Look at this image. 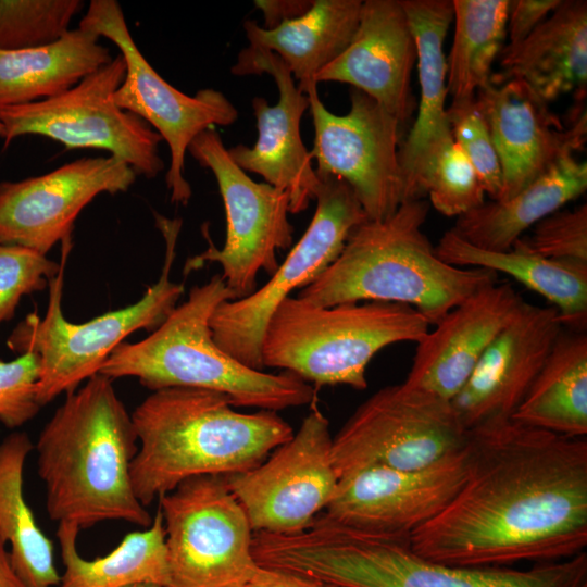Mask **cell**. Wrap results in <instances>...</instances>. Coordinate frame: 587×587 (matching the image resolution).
<instances>
[{
    "label": "cell",
    "mask_w": 587,
    "mask_h": 587,
    "mask_svg": "<svg viewBox=\"0 0 587 587\" xmlns=\"http://www.w3.org/2000/svg\"><path fill=\"white\" fill-rule=\"evenodd\" d=\"M562 0H513L510 1L507 22L505 46H515L527 38Z\"/></svg>",
    "instance_id": "40"
},
{
    "label": "cell",
    "mask_w": 587,
    "mask_h": 587,
    "mask_svg": "<svg viewBox=\"0 0 587 587\" xmlns=\"http://www.w3.org/2000/svg\"><path fill=\"white\" fill-rule=\"evenodd\" d=\"M422 191L445 216L459 217L485 202V191L472 164L451 140L432 158L422 179Z\"/></svg>",
    "instance_id": "35"
},
{
    "label": "cell",
    "mask_w": 587,
    "mask_h": 587,
    "mask_svg": "<svg viewBox=\"0 0 587 587\" xmlns=\"http://www.w3.org/2000/svg\"><path fill=\"white\" fill-rule=\"evenodd\" d=\"M137 174L113 155L82 158L47 174L0 183V242L45 255L71 241L80 211L98 195L125 192Z\"/></svg>",
    "instance_id": "17"
},
{
    "label": "cell",
    "mask_w": 587,
    "mask_h": 587,
    "mask_svg": "<svg viewBox=\"0 0 587 587\" xmlns=\"http://www.w3.org/2000/svg\"><path fill=\"white\" fill-rule=\"evenodd\" d=\"M464 478L465 447L417 470L361 467L339 477L324 514L350 527L410 536L451 502Z\"/></svg>",
    "instance_id": "18"
},
{
    "label": "cell",
    "mask_w": 587,
    "mask_h": 587,
    "mask_svg": "<svg viewBox=\"0 0 587 587\" xmlns=\"http://www.w3.org/2000/svg\"><path fill=\"white\" fill-rule=\"evenodd\" d=\"M82 7L80 0H0V49L23 50L58 41Z\"/></svg>",
    "instance_id": "34"
},
{
    "label": "cell",
    "mask_w": 587,
    "mask_h": 587,
    "mask_svg": "<svg viewBox=\"0 0 587 587\" xmlns=\"http://www.w3.org/2000/svg\"><path fill=\"white\" fill-rule=\"evenodd\" d=\"M117 55L55 97L0 109L4 147L18 136L40 135L67 149L97 148L126 162L137 175L154 178L164 170L163 140L147 122L116 105L113 93L125 78Z\"/></svg>",
    "instance_id": "10"
},
{
    "label": "cell",
    "mask_w": 587,
    "mask_h": 587,
    "mask_svg": "<svg viewBox=\"0 0 587 587\" xmlns=\"http://www.w3.org/2000/svg\"><path fill=\"white\" fill-rule=\"evenodd\" d=\"M255 7L263 12L266 29L304 14L313 0H257Z\"/></svg>",
    "instance_id": "42"
},
{
    "label": "cell",
    "mask_w": 587,
    "mask_h": 587,
    "mask_svg": "<svg viewBox=\"0 0 587 587\" xmlns=\"http://www.w3.org/2000/svg\"><path fill=\"white\" fill-rule=\"evenodd\" d=\"M61 262L15 245L0 242V325L10 321L24 296L43 290Z\"/></svg>",
    "instance_id": "37"
},
{
    "label": "cell",
    "mask_w": 587,
    "mask_h": 587,
    "mask_svg": "<svg viewBox=\"0 0 587 587\" xmlns=\"http://www.w3.org/2000/svg\"><path fill=\"white\" fill-rule=\"evenodd\" d=\"M137 449L132 415L112 379L98 373L66 394L34 445L49 517L80 530L107 521L149 527L153 516L130 477Z\"/></svg>",
    "instance_id": "2"
},
{
    "label": "cell",
    "mask_w": 587,
    "mask_h": 587,
    "mask_svg": "<svg viewBox=\"0 0 587 587\" xmlns=\"http://www.w3.org/2000/svg\"><path fill=\"white\" fill-rule=\"evenodd\" d=\"M416 46L400 0H365L348 47L315 82L349 84L378 102L400 125L411 117Z\"/></svg>",
    "instance_id": "22"
},
{
    "label": "cell",
    "mask_w": 587,
    "mask_h": 587,
    "mask_svg": "<svg viewBox=\"0 0 587 587\" xmlns=\"http://www.w3.org/2000/svg\"><path fill=\"white\" fill-rule=\"evenodd\" d=\"M130 415L138 440L130 477L145 507L191 477L254 469L294 435L275 411L238 412L202 388L152 391Z\"/></svg>",
    "instance_id": "3"
},
{
    "label": "cell",
    "mask_w": 587,
    "mask_h": 587,
    "mask_svg": "<svg viewBox=\"0 0 587 587\" xmlns=\"http://www.w3.org/2000/svg\"><path fill=\"white\" fill-rule=\"evenodd\" d=\"M242 587H338L322 580L258 565Z\"/></svg>",
    "instance_id": "41"
},
{
    "label": "cell",
    "mask_w": 587,
    "mask_h": 587,
    "mask_svg": "<svg viewBox=\"0 0 587 587\" xmlns=\"http://www.w3.org/2000/svg\"><path fill=\"white\" fill-rule=\"evenodd\" d=\"M187 151L215 176L225 209L226 238L218 249L203 229L209 246L201 254L189 259L185 270L189 272L204 262H216L235 298H243L254 291L260 271L271 276L276 272L277 251L292 245L289 196L267 183L251 179L230 158L214 127L197 135Z\"/></svg>",
    "instance_id": "13"
},
{
    "label": "cell",
    "mask_w": 587,
    "mask_h": 587,
    "mask_svg": "<svg viewBox=\"0 0 587 587\" xmlns=\"http://www.w3.org/2000/svg\"><path fill=\"white\" fill-rule=\"evenodd\" d=\"M429 325L407 304L371 301L319 307L290 296L267 323L262 363L309 384L363 390L366 367L379 350L397 342L417 344Z\"/></svg>",
    "instance_id": "7"
},
{
    "label": "cell",
    "mask_w": 587,
    "mask_h": 587,
    "mask_svg": "<svg viewBox=\"0 0 587 587\" xmlns=\"http://www.w3.org/2000/svg\"><path fill=\"white\" fill-rule=\"evenodd\" d=\"M416 46L417 116L399 147L407 201L424 199L422 179L436 152L453 140L447 118V58L444 41L453 20L452 0H400Z\"/></svg>",
    "instance_id": "24"
},
{
    "label": "cell",
    "mask_w": 587,
    "mask_h": 587,
    "mask_svg": "<svg viewBox=\"0 0 587 587\" xmlns=\"http://www.w3.org/2000/svg\"><path fill=\"white\" fill-rule=\"evenodd\" d=\"M80 529L72 523H60L57 537L64 572L57 587H130L168 583L165 528L157 511L149 527L124 536L104 557L87 560L77 550Z\"/></svg>",
    "instance_id": "31"
},
{
    "label": "cell",
    "mask_w": 587,
    "mask_h": 587,
    "mask_svg": "<svg viewBox=\"0 0 587 587\" xmlns=\"http://www.w3.org/2000/svg\"><path fill=\"white\" fill-rule=\"evenodd\" d=\"M130 587H159V586L150 585V584H138V585H134V586H130Z\"/></svg>",
    "instance_id": "44"
},
{
    "label": "cell",
    "mask_w": 587,
    "mask_h": 587,
    "mask_svg": "<svg viewBox=\"0 0 587 587\" xmlns=\"http://www.w3.org/2000/svg\"><path fill=\"white\" fill-rule=\"evenodd\" d=\"M99 36L85 28L30 49H0V109L55 97L112 61Z\"/></svg>",
    "instance_id": "29"
},
{
    "label": "cell",
    "mask_w": 587,
    "mask_h": 587,
    "mask_svg": "<svg viewBox=\"0 0 587 587\" xmlns=\"http://www.w3.org/2000/svg\"><path fill=\"white\" fill-rule=\"evenodd\" d=\"M454 36L447 59L452 100L471 98L490 84L504 48L510 0H452Z\"/></svg>",
    "instance_id": "33"
},
{
    "label": "cell",
    "mask_w": 587,
    "mask_h": 587,
    "mask_svg": "<svg viewBox=\"0 0 587 587\" xmlns=\"http://www.w3.org/2000/svg\"><path fill=\"white\" fill-rule=\"evenodd\" d=\"M34 444L24 432L0 441V538L26 587H57L53 544L36 522L24 495V467Z\"/></svg>",
    "instance_id": "32"
},
{
    "label": "cell",
    "mask_w": 587,
    "mask_h": 587,
    "mask_svg": "<svg viewBox=\"0 0 587 587\" xmlns=\"http://www.w3.org/2000/svg\"><path fill=\"white\" fill-rule=\"evenodd\" d=\"M437 257L453 266L478 267L510 275L551 303L562 327L584 332L587 323V265L544 258L519 238L507 251L472 246L451 229L435 247Z\"/></svg>",
    "instance_id": "27"
},
{
    "label": "cell",
    "mask_w": 587,
    "mask_h": 587,
    "mask_svg": "<svg viewBox=\"0 0 587 587\" xmlns=\"http://www.w3.org/2000/svg\"><path fill=\"white\" fill-rule=\"evenodd\" d=\"M165 239V259L159 279L135 303L107 312L84 323L63 315L61 301L64 271L72 241L62 243L61 268L49 279V303L42 316L29 313L10 334L7 346L17 353H34L39 360L36 387L42 408L61 394L76 390L99 373L111 352L134 332L154 330L175 309L184 285L170 279L180 221L157 215Z\"/></svg>",
    "instance_id": "8"
},
{
    "label": "cell",
    "mask_w": 587,
    "mask_h": 587,
    "mask_svg": "<svg viewBox=\"0 0 587 587\" xmlns=\"http://www.w3.org/2000/svg\"><path fill=\"white\" fill-rule=\"evenodd\" d=\"M447 118L454 142L475 170L485 193L497 200L502 189L501 166L476 97L452 100Z\"/></svg>",
    "instance_id": "36"
},
{
    "label": "cell",
    "mask_w": 587,
    "mask_h": 587,
    "mask_svg": "<svg viewBox=\"0 0 587 587\" xmlns=\"http://www.w3.org/2000/svg\"><path fill=\"white\" fill-rule=\"evenodd\" d=\"M332 442L329 422L314 408L261 464L225 476L254 533H299L325 510L339 479Z\"/></svg>",
    "instance_id": "16"
},
{
    "label": "cell",
    "mask_w": 587,
    "mask_h": 587,
    "mask_svg": "<svg viewBox=\"0 0 587 587\" xmlns=\"http://www.w3.org/2000/svg\"><path fill=\"white\" fill-rule=\"evenodd\" d=\"M221 274L193 286L186 301L140 341L121 342L99 374L114 380L135 377L155 391L192 387L227 396L236 407L280 411L310 404L314 388L297 375L249 367L216 345L210 319L223 302L235 300Z\"/></svg>",
    "instance_id": "6"
},
{
    "label": "cell",
    "mask_w": 587,
    "mask_h": 587,
    "mask_svg": "<svg viewBox=\"0 0 587 587\" xmlns=\"http://www.w3.org/2000/svg\"><path fill=\"white\" fill-rule=\"evenodd\" d=\"M38 377L39 360L34 353L0 360V422L5 427H21L41 409L36 395Z\"/></svg>",
    "instance_id": "39"
},
{
    "label": "cell",
    "mask_w": 587,
    "mask_h": 587,
    "mask_svg": "<svg viewBox=\"0 0 587 587\" xmlns=\"http://www.w3.org/2000/svg\"><path fill=\"white\" fill-rule=\"evenodd\" d=\"M497 151L505 200L544 174L558 159L586 141V109L572 114L564 128L559 117L525 82L489 84L475 95Z\"/></svg>",
    "instance_id": "20"
},
{
    "label": "cell",
    "mask_w": 587,
    "mask_h": 587,
    "mask_svg": "<svg viewBox=\"0 0 587 587\" xmlns=\"http://www.w3.org/2000/svg\"><path fill=\"white\" fill-rule=\"evenodd\" d=\"M425 199L403 202L389 217L366 220L349 234L336 260L297 297L319 307L394 302L436 324L497 273L441 261L423 233Z\"/></svg>",
    "instance_id": "5"
},
{
    "label": "cell",
    "mask_w": 587,
    "mask_h": 587,
    "mask_svg": "<svg viewBox=\"0 0 587 587\" xmlns=\"http://www.w3.org/2000/svg\"><path fill=\"white\" fill-rule=\"evenodd\" d=\"M523 245L544 258L587 265V205L558 210L533 226Z\"/></svg>",
    "instance_id": "38"
},
{
    "label": "cell",
    "mask_w": 587,
    "mask_h": 587,
    "mask_svg": "<svg viewBox=\"0 0 587 587\" xmlns=\"http://www.w3.org/2000/svg\"><path fill=\"white\" fill-rule=\"evenodd\" d=\"M412 551L453 566L572 558L587 546V440L511 419L467 430L465 478L410 535Z\"/></svg>",
    "instance_id": "1"
},
{
    "label": "cell",
    "mask_w": 587,
    "mask_h": 587,
    "mask_svg": "<svg viewBox=\"0 0 587 587\" xmlns=\"http://www.w3.org/2000/svg\"><path fill=\"white\" fill-rule=\"evenodd\" d=\"M301 91L309 99L314 125L317 175L345 180L354 191L367 220L392 215L405 202L399 163L402 126L373 98L350 88V110L345 115L328 111L322 102L317 83Z\"/></svg>",
    "instance_id": "15"
},
{
    "label": "cell",
    "mask_w": 587,
    "mask_h": 587,
    "mask_svg": "<svg viewBox=\"0 0 587 587\" xmlns=\"http://www.w3.org/2000/svg\"><path fill=\"white\" fill-rule=\"evenodd\" d=\"M7 547L0 538V587H26L13 567Z\"/></svg>",
    "instance_id": "43"
},
{
    "label": "cell",
    "mask_w": 587,
    "mask_h": 587,
    "mask_svg": "<svg viewBox=\"0 0 587 587\" xmlns=\"http://www.w3.org/2000/svg\"><path fill=\"white\" fill-rule=\"evenodd\" d=\"M271 569L338 587H587V553L512 566H453L415 554L410 536L359 529L324 513L295 534L271 537Z\"/></svg>",
    "instance_id": "4"
},
{
    "label": "cell",
    "mask_w": 587,
    "mask_h": 587,
    "mask_svg": "<svg viewBox=\"0 0 587 587\" xmlns=\"http://www.w3.org/2000/svg\"><path fill=\"white\" fill-rule=\"evenodd\" d=\"M563 329L553 307L524 300L451 400L462 426L510 419Z\"/></svg>",
    "instance_id": "21"
},
{
    "label": "cell",
    "mask_w": 587,
    "mask_h": 587,
    "mask_svg": "<svg viewBox=\"0 0 587 587\" xmlns=\"http://www.w3.org/2000/svg\"><path fill=\"white\" fill-rule=\"evenodd\" d=\"M235 75L267 73L278 89V101L271 105L262 97L252 100L258 139L252 147L237 145L228 149L230 158L245 172L262 176L267 184L286 191L289 211L297 214L315 200L320 185L312 158L300 134V122L309 99L295 83L285 63L273 52L240 51L232 67Z\"/></svg>",
    "instance_id": "19"
},
{
    "label": "cell",
    "mask_w": 587,
    "mask_h": 587,
    "mask_svg": "<svg viewBox=\"0 0 587 587\" xmlns=\"http://www.w3.org/2000/svg\"><path fill=\"white\" fill-rule=\"evenodd\" d=\"M4 136V128H3V125L0 123V137L3 138Z\"/></svg>",
    "instance_id": "45"
},
{
    "label": "cell",
    "mask_w": 587,
    "mask_h": 587,
    "mask_svg": "<svg viewBox=\"0 0 587 587\" xmlns=\"http://www.w3.org/2000/svg\"><path fill=\"white\" fill-rule=\"evenodd\" d=\"M500 70L490 84L517 78L550 103L573 93L585 101L587 90V1L562 0L522 42L504 46Z\"/></svg>",
    "instance_id": "25"
},
{
    "label": "cell",
    "mask_w": 587,
    "mask_h": 587,
    "mask_svg": "<svg viewBox=\"0 0 587 587\" xmlns=\"http://www.w3.org/2000/svg\"><path fill=\"white\" fill-rule=\"evenodd\" d=\"M567 437L587 435V335L563 328L510 417Z\"/></svg>",
    "instance_id": "30"
},
{
    "label": "cell",
    "mask_w": 587,
    "mask_h": 587,
    "mask_svg": "<svg viewBox=\"0 0 587 587\" xmlns=\"http://www.w3.org/2000/svg\"><path fill=\"white\" fill-rule=\"evenodd\" d=\"M314 215L299 241L265 285L221 303L210 319L216 345L242 364L262 371V341L277 307L315 280L339 255L351 230L367 220L352 188L332 175H317Z\"/></svg>",
    "instance_id": "9"
},
{
    "label": "cell",
    "mask_w": 587,
    "mask_h": 587,
    "mask_svg": "<svg viewBox=\"0 0 587 587\" xmlns=\"http://www.w3.org/2000/svg\"><path fill=\"white\" fill-rule=\"evenodd\" d=\"M586 189V161L567 153L513 197L485 201L457 217L451 230L479 249L507 251L524 232Z\"/></svg>",
    "instance_id": "26"
},
{
    "label": "cell",
    "mask_w": 587,
    "mask_h": 587,
    "mask_svg": "<svg viewBox=\"0 0 587 587\" xmlns=\"http://www.w3.org/2000/svg\"><path fill=\"white\" fill-rule=\"evenodd\" d=\"M168 583L165 587H242L258 564L252 528L225 476L203 475L161 496Z\"/></svg>",
    "instance_id": "12"
},
{
    "label": "cell",
    "mask_w": 587,
    "mask_h": 587,
    "mask_svg": "<svg viewBox=\"0 0 587 587\" xmlns=\"http://www.w3.org/2000/svg\"><path fill=\"white\" fill-rule=\"evenodd\" d=\"M362 2L313 0L304 14L271 29L246 21L248 48L275 53L301 90L348 47L359 24Z\"/></svg>",
    "instance_id": "28"
},
{
    "label": "cell",
    "mask_w": 587,
    "mask_h": 587,
    "mask_svg": "<svg viewBox=\"0 0 587 587\" xmlns=\"http://www.w3.org/2000/svg\"><path fill=\"white\" fill-rule=\"evenodd\" d=\"M466 441L451 401L402 382L358 407L333 437L332 461L338 478L370 465L417 470L462 450Z\"/></svg>",
    "instance_id": "11"
},
{
    "label": "cell",
    "mask_w": 587,
    "mask_h": 587,
    "mask_svg": "<svg viewBox=\"0 0 587 587\" xmlns=\"http://www.w3.org/2000/svg\"><path fill=\"white\" fill-rule=\"evenodd\" d=\"M522 300L512 285L498 282L472 294L416 344L404 382L451 401Z\"/></svg>",
    "instance_id": "23"
},
{
    "label": "cell",
    "mask_w": 587,
    "mask_h": 587,
    "mask_svg": "<svg viewBox=\"0 0 587 587\" xmlns=\"http://www.w3.org/2000/svg\"><path fill=\"white\" fill-rule=\"evenodd\" d=\"M78 27L110 39L121 50L126 74L113 93L114 102L142 118L166 141L171 164L165 180L171 200L187 204L191 197L184 177L188 146L209 127L233 124L238 117L236 108L221 91L208 88L188 96L163 79L139 51L115 0H92Z\"/></svg>",
    "instance_id": "14"
}]
</instances>
